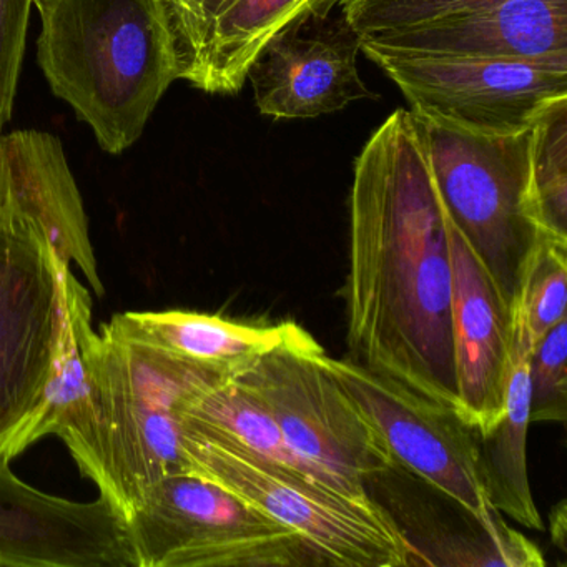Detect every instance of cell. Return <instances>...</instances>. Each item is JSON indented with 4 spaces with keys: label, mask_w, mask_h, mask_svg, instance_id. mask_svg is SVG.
Returning <instances> with one entry per match:
<instances>
[{
    "label": "cell",
    "mask_w": 567,
    "mask_h": 567,
    "mask_svg": "<svg viewBox=\"0 0 567 567\" xmlns=\"http://www.w3.org/2000/svg\"><path fill=\"white\" fill-rule=\"evenodd\" d=\"M447 224L426 128L400 109L354 161L348 347L351 360L456 411Z\"/></svg>",
    "instance_id": "1"
},
{
    "label": "cell",
    "mask_w": 567,
    "mask_h": 567,
    "mask_svg": "<svg viewBox=\"0 0 567 567\" xmlns=\"http://www.w3.org/2000/svg\"><path fill=\"white\" fill-rule=\"evenodd\" d=\"M38 62L55 97L74 109L111 155L144 134L181 81L167 0H34Z\"/></svg>",
    "instance_id": "2"
},
{
    "label": "cell",
    "mask_w": 567,
    "mask_h": 567,
    "mask_svg": "<svg viewBox=\"0 0 567 567\" xmlns=\"http://www.w3.org/2000/svg\"><path fill=\"white\" fill-rule=\"evenodd\" d=\"M178 423L188 473L230 491L300 534L324 566H416L406 534L373 497L351 496L268 463L214 431Z\"/></svg>",
    "instance_id": "3"
},
{
    "label": "cell",
    "mask_w": 567,
    "mask_h": 567,
    "mask_svg": "<svg viewBox=\"0 0 567 567\" xmlns=\"http://www.w3.org/2000/svg\"><path fill=\"white\" fill-rule=\"evenodd\" d=\"M105 481L99 491L122 516L158 481L188 473L178 413L220 378L127 340L109 324L97 338Z\"/></svg>",
    "instance_id": "4"
},
{
    "label": "cell",
    "mask_w": 567,
    "mask_h": 567,
    "mask_svg": "<svg viewBox=\"0 0 567 567\" xmlns=\"http://www.w3.org/2000/svg\"><path fill=\"white\" fill-rule=\"evenodd\" d=\"M324 357L327 351L305 328L285 321L280 341L231 380L270 413L300 456L348 494L370 496L368 484L398 466Z\"/></svg>",
    "instance_id": "5"
},
{
    "label": "cell",
    "mask_w": 567,
    "mask_h": 567,
    "mask_svg": "<svg viewBox=\"0 0 567 567\" xmlns=\"http://www.w3.org/2000/svg\"><path fill=\"white\" fill-rule=\"evenodd\" d=\"M125 524L137 567L324 566L300 534L192 473L158 481Z\"/></svg>",
    "instance_id": "6"
},
{
    "label": "cell",
    "mask_w": 567,
    "mask_h": 567,
    "mask_svg": "<svg viewBox=\"0 0 567 567\" xmlns=\"http://www.w3.org/2000/svg\"><path fill=\"white\" fill-rule=\"evenodd\" d=\"M421 122L447 214L509 305L527 257L547 238L530 198V128L480 135Z\"/></svg>",
    "instance_id": "7"
},
{
    "label": "cell",
    "mask_w": 567,
    "mask_h": 567,
    "mask_svg": "<svg viewBox=\"0 0 567 567\" xmlns=\"http://www.w3.org/2000/svg\"><path fill=\"white\" fill-rule=\"evenodd\" d=\"M64 264L44 225L0 177V461L51 377Z\"/></svg>",
    "instance_id": "8"
},
{
    "label": "cell",
    "mask_w": 567,
    "mask_h": 567,
    "mask_svg": "<svg viewBox=\"0 0 567 567\" xmlns=\"http://www.w3.org/2000/svg\"><path fill=\"white\" fill-rule=\"evenodd\" d=\"M328 370L377 430L396 463L491 533L507 529L491 504L477 434L456 411L358 361L327 353Z\"/></svg>",
    "instance_id": "9"
},
{
    "label": "cell",
    "mask_w": 567,
    "mask_h": 567,
    "mask_svg": "<svg viewBox=\"0 0 567 567\" xmlns=\"http://www.w3.org/2000/svg\"><path fill=\"white\" fill-rule=\"evenodd\" d=\"M421 121L451 131H526L567 97V65L481 58H403L374 62Z\"/></svg>",
    "instance_id": "10"
},
{
    "label": "cell",
    "mask_w": 567,
    "mask_h": 567,
    "mask_svg": "<svg viewBox=\"0 0 567 567\" xmlns=\"http://www.w3.org/2000/svg\"><path fill=\"white\" fill-rule=\"evenodd\" d=\"M360 52V35L334 9L285 29L248 71L258 111L275 121H295L377 99L358 71Z\"/></svg>",
    "instance_id": "11"
},
{
    "label": "cell",
    "mask_w": 567,
    "mask_h": 567,
    "mask_svg": "<svg viewBox=\"0 0 567 567\" xmlns=\"http://www.w3.org/2000/svg\"><path fill=\"white\" fill-rule=\"evenodd\" d=\"M447 240L456 414L483 437L506 413L513 367L509 305L451 217Z\"/></svg>",
    "instance_id": "12"
},
{
    "label": "cell",
    "mask_w": 567,
    "mask_h": 567,
    "mask_svg": "<svg viewBox=\"0 0 567 567\" xmlns=\"http://www.w3.org/2000/svg\"><path fill=\"white\" fill-rule=\"evenodd\" d=\"M371 61L481 58L567 65V0H503L413 28L361 35Z\"/></svg>",
    "instance_id": "13"
},
{
    "label": "cell",
    "mask_w": 567,
    "mask_h": 567,
    "mask_svg": "<svg viewBox=\"0 0 567 567\" xmlns=\"http://www.w3.org/2000/svg\"><path fill=\"white\" fill-rule=\"evenodd\" d=\"M337 6L338 0H167L181 81L205 94L237 95L268 42Z\"/></svg>",
    "instance_id": "14"
},
{
    "label": "cell",
    "mask_w": 567,
    "mask_h": 567,
    "mask_svg": "<svg viewBox=\"0 0 567 567\" xmlns=\"http://www.w3.org/2000/svg\"><path fill=\"white\" fill-rule=\"evenodd\" d=\"M92 297L65 261L62 267V320L51 377L41 404L4 451L11 461L45 436H58L82 473L104 486L101 404H99V333L92 321Z\"/></svg>",
    "instance_id": "15"
},
{
    "label": "cell",
    "mask_w": 567,
    "mask_h": 567,
    "mask_svg": "<svg viewBox=\"0 0 567 567\" xmlns=\"http://www.w3.org/2000/svg\"><path fill=\"white\" fill-rule=\"evenodd\" d=\"M0 177L44 225L58 254L82 271L99 297L104 295L84 202L61 138L41 131L0 135Z\"/></svg>",
    "instance_id": "16"
},
{
    "label": "cell",
    "mask_w": 567,
    "mask_h": 567,
    "mask_svg": "<svg viewBox=\"0 0 567 567\" xmlns=\"http://www.w3.org/2000/svg\"><path fill=\"white\" fill-rule=\"evenodd\" d=\"M127 340L147 344L188 367L231 380L280 341L284 323L255 327L197 311H127L107 323Z\"/></svg>",
    "instance_id": "17"
},
{
    "label": "cell",
    "mask_w": 567,
    "mask_h": 567,
    "mask_svg": "<svg viewBox=\"0 0 567 567\" xmlns=\"http://www.w3.org/2000/svg\"><path fill=\"white\" fill-rule=\"evenodd\" d=\"M530 424L529 358L513 354L506 413L480 437L484 481L491 504L527 529H544L527 473V430Z\"/></svg>",
    "instance_id": "18"
},
{
    "label": "cell",
    "mask_w": 567,
    "mask_h": 567,
    "mask_svg": "<svg viewBox=\"0 0 567 567\" xmlns=\"http://www.w3.org/2000/svg\"><path fill=\"white\" fill-rule=\"evenodd\" d=\"M178 420L214 431L268 463L307 474L343 491L327 473L290 446L270 413L234 380L221 381L198 394L182 408Z\"/></svg>",
    "instance_id": "19"
},
{
    "label": "cell",
    "mask_w": 567,
    "mask_h": 567,
    "mask_svg": "<svg viewBox=\"0 0 567 567\" xmlns=\"http://www.w3.org/2000/svg\"><path fill=\"white\" fill-rule=\"evenodd\" d=\"M567 244L543 238L520 271L509 303L513 354L529 358L540 338L566 320Z\"/></svg>",
    "instance_id": "20"
},
{
    "label": "cell",
    "mask_w": 567,
    "mask_h": 567,
    "mask_svg": "<svg viewBox=\"0 0 567 567\" xmlns=\"http://www.w3.org/2000/svg\"><path fill=\"white\" fill-rule=\"evenodd\" d=\"M530 198L544 237L567 244V97L530 127Z\"/></svg>",
    "instance_id": "21"
},
{
    "label": "cell",
    "mask_w": 567,
    "mask_h": 567,
    "mask_svg": "<svg viewBox=\"0 0 567 567\" xmlns=\"http://www.w3.org/2000/svg\"><path fill=\"white\" fill-rule=\"evenodd\" d=\"M503 0H338L358 35L378 34L463 14Z\"/></svg>",
    "instance_id": "22"
},
{
    "label": "cell",
    "mask_w": 567,
    "mask_h": 567,
    "mask_svg": "<svg viewBox=\"0 0 567 567\" xmlns=\"http://www.w3.org/2000/svg\"><path fill=\"white\" fill-rule=\"evenodd\" d=\"M567 320L550 328L529 354L530 421L567 416Z\"/></svg>",
    "instance_id": "23"
},
{
    "label": "cell",
    "mask_w": 567,
    "mask_h": 567,
    "mask_svg": "<svg viewBox=\"0 0 567 567\" xmlns=\"http://www.w3.org/2000/svg\"><path fill=\"white\" fill-rule=\"evenodd\" d=\"M34 0H0V134L11 122Z\"/></svg>",
    "instance_id": "24"
}]
</instances>
